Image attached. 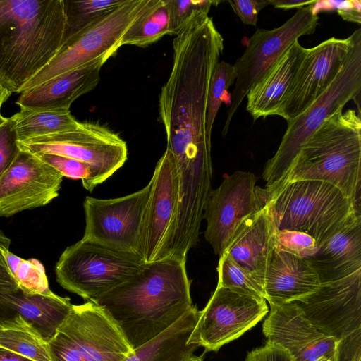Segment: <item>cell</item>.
I'll list each match as a JSON object with an SVG mask.
<instances>
[{
  "label": "cell",
  "instance_id": "obj_1",
  "mask_svg": "<svg viewBox=\"0 0 361 361\" xmlns=\"http://www.w3.org/2000/svg\"><path fill=\"white\" fill-rule=\"evenodd\" d=\"M170 75L159 97V113L174 159H212L207 133L210 80L224 50V38L208 14L195 17L173 41Z\"/></svg>",
  "mask_w": 361,
  "mask_h": 361
},
{
  "label": "cell",
  "instance_id": "obj_2",
  "mask_svg": "<svg viewBox=\"0 0 361 361\" xmlns=\"http://www.w3.org/2000/svg\"><path fill=\"white\" fill-rule=\"evenodd\" d=\"M186 259L145 263L130 279L93 302L102 307L135 350L164 332L192 307Z\"/></svg>",
  "mask_w": 361,
  "mask_h": 361
},
{
  "label": "cell",
  "instance_id": "obj_3",
  "mask_svg": "<svg viewBox=\"0 0 361 361\" xmlns=\"http://www.w3.org/2000/svg\"><path fill=\"white\" fill-rule=\"evenodd\" d=\"M63 0H3L0 79L12 93L54 59L65 41Z\"/></svg>",
  "mask_w": 361,
  "mask_h": 361
},
{
  "label": "cell",
  "instance_id": "obj_4",
  "mask_svg": "<svg viewBox=\"0 0 361 361\" xmlns=\"http://www.w3.org/2000/svg\"><path fill=\"white\" fill-rule=\"evenodd\" d=\"M300 180H318L334 185L360 212V114L354 109L343 112L339 109L330 115L302 146L275 190L286 183Z\"/></svg>",
  "mask_w": 361,
  "mask_h": 361
},
{
  "label": "cell",
  "instance_id": "obj_5",
  "mask_svg": "<svg viewBox=\"0 0 361 361\" xmlns=\"http://www.w3.org/2000/svg\"><path fill=\"white\" fill-rule=\"evenodd\" d=\"M353 34L352 44L334 80L305 111L287 121L278 149L264 167L262 176L268 193L281 184L302 146L330 115L350 100L356 102L360 114L361 29Z\"/></svg>",
  "mask_w": 361,
  "mask_h": 361
},
{
  "label": "cell",
  "instance_id": "obj_6",
  "mask_svg": "<svg viewBox=\"0 0 361 361\" xmlns=\"http://www.w3.org/2000/svg\"><path fill=\"white\" fill-rule=\"evenodd\" d=\"M266 207L275 230H290L312 237L319 247L354 212L353 202L334 185L318 180L286 183L269 197Z\"/></svg>",
  "mask_w": 361,
  "mask_h": 361
},
{
  "label": "cell",
  "instance_id": "obj_7",
  "mask_svg": "<svg viewBox=\"0 0 361 361\" xmlns=\"http://www.w3.org/2000/svg\"><path fill=\"white\" fill-rule=\"evenodd\" d=\"M145 263L137 255L82 238L65 249L55 272L61 287L93 302L137 273Z\"/></svg>",
  "mask_w": 361,
  "mask_h": 361
},
{
  "label": "cell",
  "instance_id": "obj_8",
  "mask_svg": "<svg viewBox=\"0 0 361 361\" xmlns=\"http://www.w3.org/2000/svg\"><path fill=\"white\" fill-rule=\"evenodd\" d=\"M48 346L52 361H123L135 351L108 313L92 301L73 305Z\"/></svg>",
  "mask_w": 361,
  "mask_h": 361
},
{
  "label": "cell",
  "instance_id": "obj_9",
  "mask_svg": "<svg viewBox=\"0 0 361 361\" xmlns=\"http://www.w3.org/2000/svg\"><path fill=\"white\" fill-rule=\"evenodd\" d=\"M149 1L125 0L122 4L66 39L54 59L27 82L19 93L78 69L102 56L111 57L121 47L122 37Z\"/></svg>",
  "mask_w": 361,
  "mask_h": 361
},
{
  "label": "cell",
  "instance_id": "obj_10",
  "mask_svg": "<svg viewBox=\"0 0 361 361\" xmlns=\"http://www.w3.org/2000/svg\"><path fill=\"white\" fill-rule=\"evenodd\" d=\"M18 145L33 154H56L87 164L92 171L90 192L121 168L128 157L126 143L118 135L87 122H80L74 130L18 141Z\"/></svg>",
  "mask_w": 361,
  "mask_h": 361
},
{
  "label": "cell",
  "instance_id": "obj_11",
  "mask_svg": "<svg viewBox=\"0 0 361 361\" xmlns=\"http://www.w3.org/2000/svg\"><path fill=\"white\" fill-rule=\"evenodd\" d=\"M309 5L298 8L282 25L272 29H257L233 65L236 71L234 89L226 112L222 135L226 136L232 118L251 87L265 74L284 51L299 37L313 34L319 18Z\"/></svg>",
  "mask_w": 361,
  "mask_h": 361
},
{
  "label": "cell",
  "instance_id": "obj_12",
  "mask_svg": "<svg viewBox=\"0 0 361 361\" xmlns=\"http://www.w3.org/2000/svg\"><path fill=\"white\" fill-rule=\"evenodd\" d=\"M151 185L118 198L86 197L83 239L114 250L138 255L145 212ZM140 256V255H139Z\"/></svg>",
  "mask_w": 361,
  "mask_h": 361
},
{
  "label": "cell",
  "instance_id": "obj_13",
  "mask_svg": "<svg viewBox=\"0 0 361 361\" xmlns=\"http://www.w3.org/2000/svg\"><path fill=\"white\" fill-rule=\"evenodd\" d=\"M257 180L253 173L236 171L207 197L203 212L207 221L204 238L219 257L240 223L269 200L265 189L256 185Z\"/></svg>",
  "mask_w": 361,
  "mask_h": 361
},
{
  "label": "cell",
  "instance_id": "obj_14",
  "mask_svg": "<svg viewBox=\"0 0 361 361\" xmlns=\"http://www.w3.org/2000/svg\"><path fill=\"white\" fill-rule=\"evenodd\" d=\"M264 299L235 293L217 286L205 307L199 311L188 344L218 351L254 327L268 312Z\"/></svg>",
  "mask_w": 361,
  "mask_h": 361
},
{
  "label": "cell",
  "instance_id": "obj_15",
  "mask_svg": "<svg viewBox=\"0 0 361 361\" xmlns=\"http://www.w3.org/2000/svg\"><path fill=\"white\" fill-rule=\"evenodd\" d=\"M138 255L145 263L161 259L171 238L178 206L179 185L173 154L166 149L149 181Z\"/></svg>",
  "mask_w": 361,
  "mask_h": 361
},
{
  "label": "cell",
  "instance_id": "obj_16",
  "mask_svg": "<svg viewBox=\"0 0 361 361\" xmlns=\"http://www.w3.org/2000/svg\"><path fill=\"white\" fill-rule=\"evenodd\" d=\"M293 302L319 330L342 339L361 329V269Z\"/></svg>",
  "mask_w": 361,
  "mask_h": 361
},
{
  "label": "cell",
  "instance_id": "obj_17",
  "mask_svg": "<svg viewBox=\"0 0 361 361\" xmlns=\"http://www.w3.org/2000/svg\"><path fill=\"white\" fill-rule=\"evenodd\" d=\"M63 178L36 155L20 149L0 178V216L47 205L58 197Z\"/></svg>",
  "mask_w": 361,
  "mask_h": 361
},
{
  "label": "cell",
  "instance_id": "obj_18",
  "mask_svg": "<svg viewBox=\"0 0 361 361\" xmlns=\"http://www.w3.org/2000/svg\"><path fill=\"white\" fill-rule=\"evenodd\" d=\"M332 37L308 49L297 76L283 100L278 116L287 121L305 111L334 80L352 44Z\"/></svg>",
  "mask_w": 361,
  "mask_h": 361
},
{
  "label": "cell",
  "instance_id": "obj_19",
  "mask_svg": "<svg viewBox=\"0 0 361 361\" xmlns=\"http://www.w3.org/2000/svg\"><path fill=\"white\" fill-rule=\"evenodd\" d=\"M262 331L267 341L289 351L295 361L332 360L338 341L316 327L294 302L270 305Z\"/></svg>",
  "mask_w": 361,
  "mask_h": 361
},
{
  "label": "cell",
  "instance_id": "obj_20",
  "mask_svg": "<svg viewBox=\"0 0 361 361\" xmlns=\"http://www.w3.org/2000/svg\"><path fill=\"white\" fill-rule=\"evenodd\" d=\"M109 58L102 56L25 90L20 93L16 103L20 109L70 110L75 100L97 85L101 68Z\"/></svg>",
  "mask_w": 361,
  "mask_h": 361
},
{
  "label": "cell",
  "instance_id": "obj_21",
  "mask_svg": "<svg viewBox=\"0 0 361 361\" xmlns=\"http://www.w3.org/2000/svg\"><path fill=\"white\" fill-rule=\"evenodd\" d=\"M319 286L317 274L305 259L274 247L263 280L264 299L269 305L293 302Z\"/></svg>",
  "mask_w": 361,
  "mask_h": 361
},
{
  "label": "cell",
  "instance_id": "obj_22",
  "mask_svg": "<svg viewBox=\"0 0 361 361\" xmlns=\"http://www.w3.org/2000/svg\"><path fill=\"white\" fill-rule=\"evenodd\" d=\"M307 51V48L295 40L251 87L245 97L246 110L254 121L279 114Z\"/></svg>",
  "mask_w": 361,
  "mask_h": 361
},
{
  "label": "cell",
  "instance_id": "obj_23",
  "mask_svg": "<svg viewBox=\"0 0 361 361\" xmlns=\"http://www.w3.org/2000/svg\"><path fill=\"white\" fill-rule=\"evenodd\" d=\"M320 283L345 278L361 269V214L354 212L343 226L305 259Z\"/></svg>",
  "mask_w": 361,
  "mask_h": 361
},
{
  "label": "cell",
  "instance_id": "obj_24",
  "mask_svg": "<svg viewBox=\"0 0 361 361\" xmlns=\"http://www.w3.org/2000/svg\"><path fill=\"white\" fill-rule=\"evenodd\" d=\"M274 230L265 206L240 223L224 252L249 271L262 287L268 260L274 247Z\"/></svg>",
  "mask_w": 361,
  "mask_h": 361
},
{
  "label": "cell",
  "instance_id": "obj_25",
  "mask_svg": "<svg viewBox=\"0 0 361 361\" xmlns=\"http://www.w3.org/2000/svg\"><path fill=\"white\" fill-rule=\"evenodd\" d=\"M73 305L56 294H28L20 289L0 293V317H20L47 343L66 319Z\"/></svg>",
  "mask_w": 361,
  "mask_h": 361
},
{
  "label": "cell",
  "instance_id": "obj_26",
  "mask_svg": "<svg viewBox=\"0 0 361 361\" xmlns=\"http://www.w3.org/2000/svg\"><path fill=\"white\" fill-rule=\"evenodd\" d=\"M199 317V310L192 307L170 328L135 350L123 361H183L194 355L199 346L188 344Z\"/></svg>",
  "mask_w": 361,
  "mask_h": 361
},
{
  "label": "cell",
  "instance_id": "obj_27",
  "mask_svg": "<svg viewBox=\"0 0 361 361\" xmlns=\"http://www.w3.org/2000/svg\"><path fill=\"white\" fill-rule=\"evenodd\" d=\"M10 118L18 142L74 130L80 124L70 110L20 109Z\"/></svg>",
  "mask_w": 361,
  "mask_h": 361
},
{
  "label": "cell",
  "instance_id": "obj_28",
  "mask_svg": "<svg viewBox=\"0 0 361 361\" xmlns=\"http://www.w3.org/2000/svg\"><path fill=\"white\" fill-rule=\"evenodd\" d=\"M0 346L32 361H52L48 343L19 316L4 318Z\"/></svg>",
  "mask_w": 361,
  "mask_h": 361
},
{
  "label": "cell",
  "instance_id": "obj_29",
  "mask_svg": "<svg viewBox=\"0 0 361 361\" xmlns=\"http://www.w3.org/2000/svg\"><path fill=\"white\" fill-rule=\"evenodd\" d=\"M166 35H171L170 20L165 0H150L142 14L121 39V47H146Z\"/></svg>",
  "mask_w": 361,
  "mask_h": 361
},
{
  "label": "cell",
  "instance_id": "obj_30",
  "mask_svg": "<svg viewBox=\"0 0 361 361\" xmlns=\"http://www.w3.org/2000/svg\"><path fill=\"white\" fill-rule=\"evenodd\" d=\"M11 240L3 232L0 234V250L19 289L28 294L54 295L49 287L43 265L35 259H24L9 251Z\"/></svg>",
  "mask_w": 361,
  "mask_h": 361
},
{
  "label": "cell",
  "instance_id": "obj_31",
  "mask_svg": "<svg viewBox=\"0 0 361 361\" xmlns=\"http://www.w3.org/2000/svg\"><path fill=\"white\" fill-rule=\"evenodd\" d=\"M124 1L125 0H63L66 23L65 41Z\"/></svg>",
  "mask_w": 361,
  "mask_h": 361
},
{
  "label": "cell",
  "instance_id": "obj_32",
  "mask_svg": "<svg viewBox=\"0 0 361 361\" xmlns=\"http://www.w3.org/2000/svg\"><path fill=\"white\" fill-rule=\"evenodd\" d=\"M216 269L219 276L217 286L259 300L264 299L262 286L226 254L219 257Z\"/></svg>",
  "mask_w": 361,
  "mask_h": 361
},
{
  "label": "cell",
  "instance_id": "obj_33",
  "mask_svg": "<svg viewBox=\"0 0 361 361\" xmlns=\"http://www.w3.org/2000/svg\"><path fill=\"white\" fill-rule=\"evenodd\" d=\"M235 79L234 66L224 61H219L212 73L208 92L207 133L209 137H212L213 124L225 94Z\"/></svg>",
  "mask_w": 361,
  "mask_h": 361
},
{
  "label": "cell",
  "instance_id": "obj_34",
  "mask_svg": "<svg viewBox=\"0 0 361 361\" xmlns=\"http://www.w3.org/2000/svg\"><path fill=\"white\" fill-rule=\"evenodd\" d=\"M169 11L171 35H176L195 17L208 14L212 4L210 0H165Z\"/></svg>",
  "mask_w": 361,
  "mask_h": 361
},
{
  "label": "cell",
  "instance_id": "obj_35",
  "mask_svg": "<svg viewBox=\"0 0 361 361\" xmlns=\"http://www.w3.org/2000/svg\"><path fill=\"white\" fill-rule=\"evenodd\" d=\"M274 242L276 248L304 259L312 256L318 250L312 237L297 231L274 230Z\"/></svg>",
  "mask_w": 361,
  "mask_h": 361
},
{
  "label": "cell",
  "instance_id": "obj_36",
  "mask_svg": "<svg viewBox=\"0 0 361 361\" xmlns=\"http://www.w3.org/2000/svg\"><path fill=\"white\" fill-rule=\"evenodd\" d=\"M35 155L55 169L63 177L80 179L83 187L89 191L92 171L87 164L71 158L51 154H36Z\"/></svg>",
  "mask_w": 361,
  "mask_h": 361
},
{
  "label": "cell",
  "instance_id": "obj_37",
  "mask_svg": "<svg viewBox=\"0 0 361 361\" xmlns=\"http://www.w3.org/2000/svg\"><path fill=\"white\" fill-rule=\"evenodd\" d=\"M20 151L18 138L9 118L0 122V178Z\"/></svg>",
  "mask_w": 361,
  "mask_h": 361
},
{
  "label": "cell",
  "instance_id": "obj_38",
  "mask_svg": "<svg viewBox=\"0 0 361 361\" xmlns=\"http://www.w3.org/2000/svg\"><path fill=\"white\" fill-rule=\"evenodd\" d=\"M336 10L345 21L361 24V1H317L312 6V11L317 15L321 11Z\"/></svg>",
  "mask_w": 361,
  "mask_h": 361
},
{
  "label": "cell",
  "instance_id": "obj_39",
  "mask_svg": "<svg viewBox=\"0 0 361 361\" xmlns=\"http://www.w3.org/2000/svg\"><path fill=\"white\" fill-rule=\"evenodd\" d=\"M332 361H361V329L337 341Z\"/></svg>",
  "mask_w": 361,
  "mask_h": 361
},
{
  "label": "cell",
  "instance_id": "obj_40",
  "mask_svg": "<svg viewBox=\"0 0 361 361\" xmlns=\"http://www.w3.org/2000/svg\"><path fill=\"white\" fill-rule=\"evenodd\" d=\"M235 13L245 25L256 26L259 13L270 5L269 0L228 1Z\"/></svg>",
  "mask_w": 361,
  "mask_h": 361
},
{
  "label": "cell",
  "instance_id": "obj_41",
  "mask_svg": "<svg viewBox=\"0 0 361 361\" xmlns=\"http://www.w3.org/2000/svg\"><path fill=\"white\" fill-rule=\"evenodd\" d=\"M245 361H295L286 349L267 341L262 347L249 352Z\"/></svg>",
  "mask_w": 361,
  "mask_h": 361
},
{
  "label": "cell",
  "instance_id": "obj_42",
  "mask_svg": "<svg viewBox=\"0 0 361 361\" xmlns=\"http://www.w3.org/2000/svg\"><path fill=\"white\" fill-rule=\"evenodd\" d=\"M1 232L0 231V234ZM18 289V283L11 273L0 250V293H11Z\"/></svg>",
  "mask_w": 361,
  "mask_h": 361
},
{
  "label": "cell",
  "instance_id": "obj_43",
  "mask_svg": "<svg viewBox=\"0 0 361 361\" xmlns=\"http://www.w3.org/2000/svg\"><path fill=\"white\" fill-rule=\"evenodd\" d=\"M317 0H269V4L274 8L284 10L293 8H300L314 4Z\"/></svg>",
  "mask_w": 361,
  "mask_h": 361
},
{
  "label": "cell",
  "instance_id": "obj_44",
  "mask_svg": "<svg viewBox=\"0 0 361 361\" xmlns=\"http://www.w3.org/2000/svg\"><path fill=\"white\" fill-rule=\"evenodd\" d=\"M0 361H32L13 351L0 346Z\"/></svg>",
  "mask_w": 361,
  "mask_h": 361
},
{
  "label": "cell",
  "instance_id": "obj_45",
  "mask_svg": "<svg viewBox=\"0 0 361 361\" xmlns=\"http://www.w3.org/2000/svg\"><path fill=\"white\" fill-rule=\"evenodd\" d=\"M12 94L0 79V122L6 118L1 114L2 106Z\"/></svg>",
  "mask_w": 361,
  "mask_h": 361
},
{
  "label": "cell",
  "instance_id": "obj_46",
  "mask_svg": "<svg viewBox=\"0 0 361 361\" xmlns=\"http://www.w3.org/2000/svg\"><path fill=\"white\" fill-rule=\"evenodd\" d=\"M183 361H204L203 357L201 356H195L192 355V356L183 360Z\"/></svg>",
  "mask_w": 361,
  "mask_h": 361
},
{
  "label": "cell",
  "instance_id": "obj_47",
  "mask_svg": "<svg viewBox=\"0 0 361 361\" xmlns=\"http://www.w3.org/2000/svg\"><path fill=\"white\" fill-rule=\"evenodd\" d=\"M315 361H332L331 358H329L327 357H321L316 360Z\"/></svg>",
  "mask_w": 361,
  "mask_h": 361
},
{
  "label": "cell",
  "instance_id": "obj_48",
  "mask_svg": "<svg viewBox=\"0 0 361 361\" xmlns=\"http://www.w3.org/2000/svg\"><path fill=\"white\" fill-rule=\"evenodd\" d=\"M3 323H4V319L0 318V330L2 328Z\"/></svg>",
  "mask_w": 361,
  "mask_h": 361
},
{
  "label": "cell",
  "instance_id": "obj_49",
  "mask_svg": "<svg viewBox=\"0 0 361 361\" xmlns=\"http://www.w3.org/2000/svg\"><path fill=\"white\" fill-rule=\"evenodd\" d=\"M2 1H3V0H0V8H1V4H2Z\"/></svg>",
  "mask_w": 361,
  "mask_h": 361
}]
</instances>
